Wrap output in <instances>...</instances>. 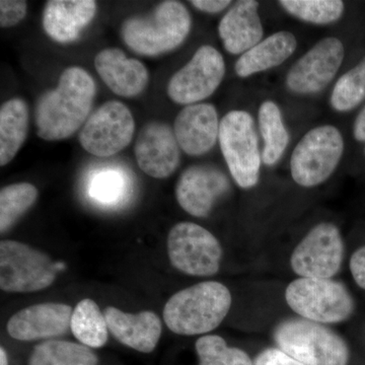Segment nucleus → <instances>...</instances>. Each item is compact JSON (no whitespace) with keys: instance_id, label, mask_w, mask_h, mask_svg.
<instances>
[{"instance_id":"f257e3e1","label":"nucleus","mask_w":365,"mask_h":365,"mask_svg":"<svg viewBox=\"0 0 365 365\" xmlns=\"http://www.w3.org/2000/svg\"><path fill=\"white\" fill-rule=\"evenodd\" d=\"M97 86L86 69L66 68L58 86L41 96L35 108L38 136L46 141L63 140L83 128L91 116Z\"/></svg>"},{"instance_id":"f03ea898","label":"nucleus","mask_w":365,"mask_h":365,"mask_svg":"<svg viewBox=\"0 0 365 365\" xmlns=\"http://www.w3.org/2000/svg\"><path fill=\"white\" fill-rule=\"evenodd\" d=\"M232 302L230 289L222 283L204 281L173 295L163 309V321L178 335H202L222 323Z\"/></svg>"},{"instance_id":"7ed1b4c3","label":"nucleus","mask_w":365,"mask_h":365,"mask_svg":"<svg viewBox=\"0 0 365 365\" xmlns=\"http://www.w3.org/2000/svg\"><path fill=\"white\" fill-rule=\"evenodd\" d=\"M192 19L180 1L160 2L150 14L124 21L121 35L129 49L141 56L155 57L177 49L191 31Z\"/></svg>"},{"instance_id":"20e7f679","label":"nucleus","mask_w":365,"mask_h":365,"mask_svg":"<svg viewBox=\"0 0 365 365\" xmlns=\"http://www.w3.org/2000/svg\"><path fill=\"white\" fill-rule=\"evenodd\" d=\"M278 348L304 365H348L347 343L330 328L302 318L280 322L274 329Z\"/></svg>"},{"instance_id":"39448f33","label":"nucleus","mask_w":365,"mask_h":365,"mask_svg":"<svg viewBox=\"0 0 365 365\" xmlns=\"http://www.w3.org/2000/svg\"><path fill=\"white\" fill-rule=\"evenodd\" d=\"M285 299L299 318L322 325L342 323L355 311L348 288L332 278H297L285 290Z\"/></svg>"},{"instance_id":"423d86ee","label":"nucleus","mask_w":365,"mask_h":365,"mask_svg":"<svg viewBox=\"0 0 365 365\" xmlns=\"http://www.w3.org/2000/svg\"><path fill=\"white\" fill-rule=\"evenodd\" d=\"M220 150L237 186L251 189L260 178L262 153L253 117L246 111L228 112L220 121Z\"/></svg>"},{"instance_id":"0eeeda50","label":"nucleus","mask_w":365,"mask_h":365,"mask_svg":"<svg viewBox=\"0 0 365 365\" xmlns=\"http://www.w3.org/2000/svg\"><path fill=\"white\" fill-rule=\"evenodd\" d=\"M344 139L332 125L316 127L295 146L290 160L294 181L304 188L319 186L331 176L344 153Z\"/></svg>"},{"instance_id":"6e6552de","label":"nucleus","mask_w":365,"mask_h":365,"mask_svg":"<svg viewBox=\"0 0 365 365\" xmlns=\"http://www.w3.org/2000/svg\"><path fill=\"white\" fill-rule=\"evenodd\" d=\"M57 268L39 250L16 241L0 242V288L9 294H30L51 287Z\"/></svg>"},{"instance_id":"1a4fd4ad","label":"nucleus","mask_w":365,"mask_h":365,"mask_svg":"<svg viewBox=\"0 0 365 365\" xmlns=\"http://www.w3.org/2000/svg\"><path fill=\"white\" fill-rule=\"evenodd\" d=\"M173 267L186 275L207 277L220 271L222 247L209 230L197 223L175 225L167 241Z\"/></svg>"},{"instance_id":"9d476101","label":"nucleus","mask_w":365,"mask_h":365,"mask_svg":"<svg viewBox=\"0 0 365 365\" xmlns=\"http://www.w3.org/2000/svg\"><path fill=\"white\" fill-rule=\"evenodd\" d=\"M135 121L126 105L109 101L96 110L79 132V143L86 153L98 158H110L130 144Z\"/></svg>"},{"instance_id":"9b49d317","label":"nucleus","mask_w":365,"mask_h":365,"mask_svg":"<svg viewBox=\"0 0 365 365\" xmlns=\"http://www.w3.org/2000/svg\"><path fill=\"white\" fill-rule=\"evenodd\" d=\"M345 246L334 223L321 222L297 245L290 266L299 277L331 279L342 267Z\"/></svg>"},{"instance_id":"f8f14e48","label":"nucleus","mask_w":365,"mask_h":365,"mask_svg":"<svg viewBox=\"0 0 365 365\" xmlns=\"http://www.w3.org/2000/svg\"><path fill=\"white\" fill-rule=\"evenodd\" d=\"M225 76L222 53L212 46H201L188 63L170 78L168 96L176 104H198L215 93Z\"/></svg>"},{"instance_id":"ddd939ff","label":"nucleus","mask_w":365,"mask_h":365,"mask_svg":"<svg viewBox=\"0 0 365 365\" xmlns=\"http://www.w3.org/2000/svg\"><path fill=\"white\" fill-rule=\"evenodd\" d=\"M344 57V45L338 38L319 41L288 72V90L299 95L323 91L339 71Z\"/></svg>"},{"instance_id":"4468645a","label":"nucleus","mask_w":365,"mask_h":365,"mask_svg":"<svg viewBox=\"0 0 365 365\" xmlns=\"http://www.w3.org/2000/svg\"><path fill=\"white\" fill-rule=\"evenodd\" d=\"M134 153L139 168L155 179L172 176L181 160V148L174 129L163 122H150L141 129Z\"/></svg>"},{"instance_id":"2eb2a0df","label":"nucleus","mask_w":365,"mask_h":365,"mask_svg":"<svg viewBox=\"0 0 365 365\" xmlns=\"http://www.w3.org/2000/svg\"><path fill=\"white\" fill-rule=\"evenodd\" d=\"M227 177L211 165H192L182 172L176 186L178 203L195 217H207L216 201L230 191Z\"/></svg>"},{"instance_id":"dca6fc26","label":"nucleus","mask_w":365,"mask_h":365,"mask_svg":"<svg viewBox=\"0 0 365 365\" xmlns=\"http://www.w3.org/2000/svg\"><path fill=\"white\" fill-rule=\"evenodd\" d=\"M73 309L59 302H45L25 307L7 322L6 331L14 340L50 339L64 335L71 328Z\"/></svg>"},{"instance_id":"f3484780","label":"nucleus","mask_w":365,"mask_h":365,"mask_svg":"<svg viewBox=\"0 0 365 365\" xmlns=\"http://www.w3.org/2000/svg\"><path fill=\"white\" fill-rule=\"evenodd\" d=\"M220 127L215 106L198 103L182 108L175 120L174 132L181 150L198 157L212 150L220 136Z\"/></svg>"},{"instance_id":"a211bd4d","label":"nucleus","mask_w":365,"mask_h":365,"mask_svg":"<svg viewBox=\"0 0 365 365\" xmlns=\"http://www.w3.org/2000/svg\"><path fill=\"white\" fill-rule=\"evenodd\" d=\"M95 67L106 86L120 97L140 95L150 81V73L143 62L129 58L118 48H108L98 53Z\"/></svg>"},{"instance_id":"6ab92c4d","label":"nucleus","mask_w":365,"mask_h":365,"mask_svg":"<svg viewBox=\"0 0 365 365\" xmlns=\"http://www.w3.org/2000/svg\"><path fill=\"white\" fill-rule=\"evenodd\" d=\"M104 314L109 332L118 342L143 353L153 352L157 347L163 330L157 314L151 311L129 314L107 307Z\"/></svg>"},{"instance_id":"aec40b11","label":"nucleus","mask_w":365,"mask_h":365,"mask_svg":"<svg viewBox=\"0 0 365 365\" xmlns=\"http://www.w3.org/2000/svg\"><path fill=\"white\" fill-rule=\"evenodd\" d=\"M96 13L93 0H49L43 11V28L53 41L66 44L78 39Z\"/></svg>"},{"instance_id":"412c9836","label":"nucleus","mask_w":365,"mask_h":365,"mask_svg":"<svg viewBox=\"0 0 365 365\" xmlns=\"http://www.w3.org/2000/svg\"><path fill=\"white\" fill-rule=\"evenodd\" d=\"M258 9V1L241 0L223 16L218 34L230 54L242 55L261 42L264 30Z\"/></svg>"},{"instance_id":"4be33fe9","label":"nucleus","mask_w":365,"mask_h":365,"mask_svg":"<svg viewBox=\"0 0 365 365\" xmlns=\"http://www.w3.org/2000/svg\"><path fill=\"white\" fill-rule=\"evenodd\" d=\"M297 47L294 34L287 31L273 34L241 55L235 63V72L245 78L279 66L294 54Z\"/></svg>"},{"instance_id":"5701e85b","label":"nucleus","mask_w":365,"mask_h":365,"mask_svg":"<svg viewBox=\"0 0 365 365\" xmlns=\"http://www.w3.org/2000/svg\"><path fill=\"white\" fill-rule=\"evenodd\" d=\"M29 109L25 101L16 98L0 108V165H9L25 143L29 131Z\"/></svg>"},{"instance_id":"b1692460","label":"nucleus","mask_w":365,"mask_h":365,"mask_svg":"<svg viewBox=\"0 0 365 365\" xmlns=\"http://www.w3.org/2000/svg\"><path fill=\"white\" fill-rule=\"evenodd\" d=\"M259 129L263 138L262 162L268 167L276 165L287 150L289 134L279 107L272 101L262 103L259 109Z\"/></svg>"},{"instance_id":"393cba45","label":"nucleus","mask_w":365,"mask_h":365,"mask_svg":"<svg viewBox=\"0 0 365 365\" xmlns=\"http://www.w3.org/2000/svg\"><path fill=\"white\" fill-rule=\"evenodd\" d=\"M71 330L81 344L101 348L109 338V327L97 302L91 299L81 300L71 316Z\"/></svg>"},{"instance_id":"a878e982","label":"nucleus","mask_w":365,"mask_h":365,"mask_svg":"<svg viewBox=\"0 0 365 365\" xmlns=\"http://www.w3.org/2000/svg\"><path fill=\"white\" fill-rule=\"evenodd\" d=\"M90 348L64 340H48L34 348L28 365H98Z\"/></svg>"},{"instance_id":"bb28decb","label":"nucleus","mask_w":365,"mask_h":365,"mask_svg":"<svg viewBox=\"0 0 365 365\" xmlns=\"http://www.w3.org/2000/svg\"><path fill=\"white\" fill-rule=\"evenodd\" d=\"M38 198V189L30 182H16L4 187L0 191V232L16 225Z\"/></svg>"},{"instance_id":"cd10ccee","label":"nucleus","mask_w":365,"mask_h":365,"mask_svg":"<svg viewBox=\"0 0 365 365\" xmlns=\"http://www.w3.org/2000/svg\"><path fill=\"white\" fill-rule=\"evenodd\" d=\"M364 101L365 56L338 79L330 103L335 111L345 113L356 109Z\"/></svg>"},{"instance_id":"c85d7f7f","label":"nucleus","mask_w":365,"mask_h":365,"mask_svg":"<svg viewBox=\"0 0 365 365\" xmlns=\"http://www.w3.org/2000/svg\"><path fill=\"white\" fill-rule=\"evenodd\" d=\"M279 4L294 18L314 25L335 23L345 11L341 0H281Z\"/></svg>"},{"instance_id":"c756f323","label":"nucleus","mask_w":365,"mask_h":365,"mask_svg":"<svg viewBox=\"0 0 365 365\" xmlns=\"http://www.w3.org/2000/svg\"><path fill=\"white\" fill-rule=\"evenodd\" d=\"M199 365H253L249 354L237 347H230L222 337L206 335L195 344Z\"/></svg>"},{"instance_id":"7c9ffc66","label":"nucleus","mask_w":365,"mask_h":365,"mask_svg":"<svg viewBox=\"0 0 365 365\" xmlns=\"http://www.w3.org/2000/svg\"><path fill=\"white\" fill-rule=\"evenodd\" d=\"M124 181L114 170H106L96 175L91 185V195L100 202H115L123 193Z\"/></svg>"},{"instance_id":"2f4dec72","label":"nucleus","mask_w":365,"mask_h":365,"mask_svg":"<svg viewBox=\"0 0 365 365\" xmlns=\"http://www.w3.org/2000/svg\"><path fill=\"white\" fill-rule=\"evenodd\" d=\"M28 4L24 0H1L0 1V26L11 28L18 25L26 16Z\"/></svg>"},{"instance_id":"473e14b6","label":"nucleus","mask_w":365,"mask_h":365,"mask_svg":"<svg viewBox=\"0 0 365 365\" xmlns=\"http://www.w3.org/2000/svg\"><path fill=\"white\" fill-rule=\"evenodd\" d=\"M253 365H304L279 348H267L257 355Z\"/></svg>"},{"instance_id":"72a5a7b5","label":"nucleus","mask_w":365,"mask_h":365,"mask_svg":"<svg viewBox=\"0 0 365 365\" xmlns=\"http://www.w3.org/2000/svg\"><path fill=\"white\" fill-rule=\"evenodd\" d=\"M349 268L355 283L365 290V246L360 247L352 254Z\"/></svg>"},{"instance_id":"f704fd0d","label":"nucleus","mask_w":365,"mask_h":365,"mask_svg":"<svg viewBox=\"0 0 365 365\" xmlns=\"http://www.w3.org/2000/svg\"><path fill=\"white\" fill-rule=\"evenodd\" d=\"M230 0H192L191 4L198 11L207 14H218L230 6Z\"/></svg>"},{"instance_id":"c9c22d12","label":"nucleus","mask_w":365,"mask_h":365,"mask_svg":"<svg viewBox=\"0 0 365 365\" xmlns=\"http://www.w3.org/2000/svg\"><path fill=\"white\" fill-rule=\"evenodd\" d=\"M353 137L357 143L364 144L365 157V105L355 118L354 123H353Z\"/></svg>"},{"instance_id":"e433bc0d","label":"nucleus","mask_w":365,"mask_h":365,"mask_svg":"<svg viewBox=\"0 0 365 365\" xmlns=\"http://www.w3.org/2000/svg\"><path fill=\"white\" fill-rule=\"evenodd\" d=\"M0 365H9V359L4 348H0Z\"/></svg>"}]
</instances>
